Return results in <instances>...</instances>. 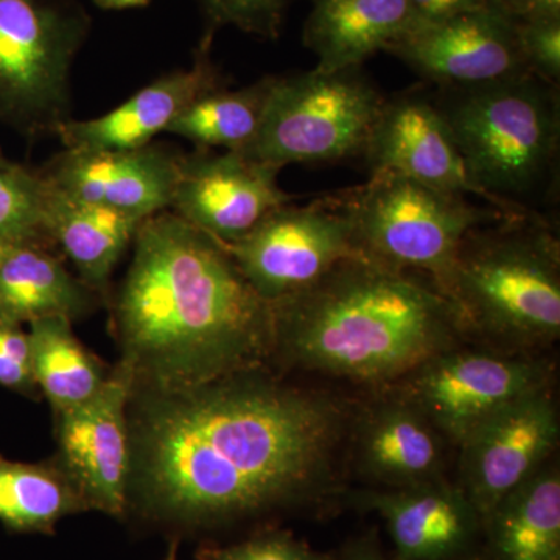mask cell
<instances>
[{
  "label": "cell",
  "mask_w": 560,
  "mask_h": 560,
  "mask_svg": "<svg viewBox=\"0 0 560 560\" xmlns=\"http://www.w3.org/2000/svg\"><path fill=\"white\" fill-rule=\"evenodd\" d=\"M342 560H386L383 558L381 550H378L377 545L371 540H360L357 544H353L352 547L349 548L348 552H346L345 558Z\"/></svg>",
  "instance_id": "33"
},
{
  "label": "cell",
  "mask_w": 560,
  "mask_h": 560,
  "mask_svg": "<svg viewBox=\"0 0 560 560\" xmlns=\"http://www.w3.org/2000/svg\"><path fill=\"white\" fill-rule=\"evenodd\" d=\"M28 326L33 375L54 415L91 400L108 381L113 368L79 340L68 318L50 316Z\"/></svg>",
  "instance_id": "24"
},
{
  "label": "cell",
  "mask_w": 560,
  "mask_h": 560,
  "mask_svg": "<svg viewBox=\"0 0 560 560\" xmlns=\"http://www.w3.org/2000/svg\"><path fill=\"white\" fill-rule=\"evenodd\" d=\"M7 162H10L7 160L5 154L2 153V150H0V165H5Z\"/></svg>",
  "instance_id": "40"
},
{
  "label": "cell",
  "mask_w": 560,
  "mask_h": 560,
  "mask_svg": "<svg viewBox=\"0 0 560 560\" xmlns=\"http://www.w3.org/2000/svg\"><path fill=\"white\" fill-rule=\"evenodd\" d=\"M132 374L121 361L102 389L79 407L55 416L57 459L80 490L88 511L127 517L132 451Z\"/></svg>",
  "instance_id": "11"
},
{
  "label": "cell",
  "mask_w": 560,
  "mask_h": 560,
  "mask_svg": "<svg viewBox=\"0 0 560 560\" xmlns=\"http://www.w3.org/2000/svg\"><path fill=\"white\" fill-rule=\"evenodd\" d=\"M127 515L173 539L316 506L337 489L350 411L265 370L132 390Z\"/></svg>",
  "instance_id": "1"
},
{
  "label": "cell",
  "mask_w": 560,
  "mask_h": 560,
  "mask_svg": "<svg viewBox=\"0 0 560 560\" xmlns=\"http://www.w3.org/2000/svg\"><path fill=\"white\" fill-rule=\"evenodd\" d=\"M518 43L529 72L545 83H560V18L517 20Z\"/></svg>",
  "instance_id": "30"
},
{
  "label": "cell",
  "mask_w": 560,
  "mask_h": 560,
  "mask_svg": "<svg viewBox=\"0 0 560 560\" xmlns=\"http://www.w3.org/2000/svg\"><path fill=\"white\" fill-rule=\"evenodd\" d=\"M213 36L202 33L189 69H176L151 81L120 106L90 120L62 124L57 131L65 150H136L167 132L187 106L201 95L226 86L212 60Z\"/></svg>",
  "instance_id": "17"
},
{
  "label": "cell",
  "mask_w": 560,
  "mask_h": 560,
  "mask_svg": "<svg viewBox=\"0 0 560 560\" xmlns=\"http://www.w3.org/2000/svg\"><path fill=\"white\" fill-rule=\"evenodd\" d=\"M47 191L39 171L11 161L0 165V241L54 248L46 226Z\"/></svg>",
  "instance_id": "27"
},
{
  "label": "cell",
  "mask_w": 560,
  "mask_h": 560,
  "mask_svg": "<svg viewBox=\"0 0 560 560\" xmlns=\"http://www.w3.org/2000/svg\"><path fill=\"white\" fill-rule=\"evenodd\" d=\"M206 21V35L215 36L221 27L276 40L282 33L287 11L294 0H198Z\"/></svg>",
  "instance_id": "28"
},
{
  "label": "cell",
  "mask_w": 560,
  "mask_h": 560,
  "mask_svg": "<svg viewBox=\"0 0 560 560\" xmlns=\"http://www.w3.org/2000/svg\"><path fill=\"white\" fill-rule=\"evenodd\" d=\"M226 249L253 289L271 304L311 289L341 261L363 257L337 197L272 210Z\"/></svg>",
  "instance_id": "9"
},
{
  "label": "cell",
  "mask_w": 560,
  "mask_h": 560,
  "mask_svg": "<svg viewBox=\"0 0 560 560\" xmlns=\"http://www.w3.org/2000/svg\"><path fill=\"white\" fill-rule=\"evenodd\" d=\"M408 7L411 16L410 27H416L499 5L493 0H408Z\"/></svg>",
  "instance_id": "32"
},
{
  "label": "cell",
  "mask_w": 560,
  "mask_h": 560,
  "mask_svg": "<svg viewBox=\"0 0 560 560\" xmlns=\"http://www.w3.org/2000/svg\"><path fill=\"white\" fill-rule=\"evenodd\" d=\"M151 0H94L95 5L101 10H130L143 9Z\"/></svg>",
  "instance_id": "36"
},
{
  "label": "cell",
  "mask_w": 560,
  "mask_h": 560,
  "mask_svg": "<svg viewBox=\"0 0 560 560\" xmlns=\"http://www.w3.org/2000/svg\"><path fill=\"white\" fill-rule=\"evenodd\" d=\"M0 386L27 399L40 396L32 368L28 331L0 319Z\"/></svg>",
  "instance_id": "31"
},
{
  "label": "cell",
  "mask_w": 560,
  "mask_h": 560,
  "mask_svg": "<svg viewBox=\"0 0 560 560\" xmlns=\"http://www.w3.org/2000/svg\"><path fill=\"white\" fill-rule=\"evenodd\" d=\"M47 187L46 226L51 242L72 261L79 278L108 302L114 268L147 219L69 200Z\"/></svg>",
  "instance_id": "21"
},
{
  "label": "cell",
  "mask_w": 560,
  "mask_h": 560,
  "mask_svg": "<svg viewBox=\"0 0 560 560\" xmlns=\"http://www.w3.org/2000/svg\"><path fill=\"white\" fill-rule=\"evenodd\" d=\"M433 97L480 198L501 212L541 213L558 189L559 86L526 73Z\"/></svg>",
  "instance_id": "5"
},
{
  "label": "cell",
  "mask_w": 560,
  "mask_h": 560,
  "mask_svg": "<svg viewBox=\"0 0 560 560\" xmlns=\"http://www.w3.org/2000/svg\"><path fill=\"white\" fill-rule=\"evenodd\" d=\"M357 499L385 522L396 560L458 559L482 529L464 490L444 478L411 488L370 490Z\"/></svg>",
  "instance_id": "18"
},
{
  "label": "cell",
  "mask_w": 560,
  "mask_h": 560,
  "mask_svg": "<svg viewBox=\"0 0 560 560\" xmlns=\"http://www.w3.org/2000/svg\"><path fill=\"white\" fill-rule=\"evenodd\" d=\"M385 51L440 90L482 86L530 73L518 43L517 20L500 7L408 27Z\"/></svg>",
  "instance_id": "13"
},
{
  "label": "cell",
  "mask_w": 560,
  "mask_h": 560,
  "mask_svg": "<svg viewBox=\"0 0 560 560\" xmlns=\"http://www.w3.org/2000/svg\"><path fill=\"white\" fill-rule=\"evenodd\" d=\"M526 18H560V0H534Z\"/></svg>",
  "instance_id": "35"
},
{
  "label": "cell",
  "mask_w": 560,
  "mask_h": 560,
  "mask_svg": "<svg viewBox=\"0 0 560 560\" xmlns=\"http://www.w3.org/2000/svg\"><path fill=\"white\" fill-rule=\"evenodd\" d=\"M18 246H22V245H14V243L0 241V264H2V261L5 260L7 257L10 256L11 250H13L14 248H18Z\"/></svg>",
  "instance_id": "37"
},
{
  "label": "cell",
  "mask_w": 560,
  "mask_h": 560,
  "mask_svg": "<svg viewBox=\"0 0 560 560\" xmlns=\"http://www.w3.org/2000/svg\"><path fill=\"white\" fill-rule=\"evenodd\" d=\"M197 560H331V555L313 550L311 545L285 529L265 528L230 545H202Z\"/></svg>",
  "instance_id": "29"
},
{
  "label": "cell",
  "mask_w": 560,
  "mask_h": 560,
  "mask_svg": "<svg viewBox=\"0 0 560 560\" xmlns=\"http://www.w3.org/2000/svg\"><path fill=\"white\" fill-rule=\"evenodd\" d=\"M490 560H560V471L545 464L482 525Z\"/></svg>",
  "instance_id": "23"
},
{
  "label": "cell",
  "mask_w": 560,
  "mask_h": 560,
  "mask_svg": "<svg viewBox=\"0 0 560 560\" xmlns=\"http://www.w3.org/2000/svg\"><path fill=\"white\" fill-rule=\"evenodd\" d=\"M453 560H490V559L480 558V556H460V558L453 559Z\"/></svg>",
  "instance_id": "39"
},
{
  "label": "cell",
  "mask_w": 560,
  "mask_h": 560,
  "mask_svg": "<svg viewBox=\"0 0 560 560\" xmlns=\"http://www.w3.org/2000/svg\"><path fill=\"white\" fill-rule=\"evenodd\" d=\"M91 24L79 0H0V124L31 140L57 138Z\"/></svg>",
  "instance_id": "7"
},
{
  "label": "cell",
  "mask_w": 560,
  "mask_h": 560,
  "mask_svg": "<svg viewBox=\"0 0 560 560\" xmlns=\"http://www.w3.org/2000/svg\"><path fill=\"white\" fill-rule=\"evenodd\" d=\"M361 256L386 267L420 272L436 283L451 267L460 242L475 228L508 215L475 205L464 195L431 189L377 173L337 197Z\"/></svg>",
  "instance_id": "6"
},
{
  "label": "cell",
  "mask_w": 560,
  "mask_h": 560,
  "mask_svg": "<svg viewBox=\"0 0 560 560\" xmlns=\"http://www.w3.org/2000/svg\"><path fill=\"white\" fill-rule=\"evenodd\" d=\"M493 2L515 20H523L530 13L534 0H493Z\"/></svg>",
  "instance_id": "34"
},
{
  "label": "cell",
  "mask_w": 560,
  "mask_h": 560,
  "mask_svg": "<svg viewBox=\"0 0 560 560\" xmlns=\"http://www.w3.org/2000/svg\"><path fill=\"white\" fill-rule=\"evenodd\" d=\"M434 285L460 335L529 355L560 337V243L544 213H508L475 228Z\"/></svg>",
  "instance_id": "4"
},
{
  "label": "cell",
  "mask_w": 560,
  "mask_h": 560,
  "mask_svg": "<svg viewBox=\"0 0 560 560\" xmlns=\"http://www.w3.org/2000/svg\"><path fill=\"white\" fill-rule=\"evenodd\" d=\"M275 79L268 75L241 90L224 86L201 95L173 121L168 135L201 150H245L260 130Z\"/></svg>",
  "instance_id": "26"
},
{
  "label": "cell",
  "mask_w": 560,
  "mask_h": 560,
  "mask_svg": "<svg viewBox=\"0 0 560 560\" xmlns=\"http://www.w3.org/2000/svg\"><path fill=\"white\" fill-rule=\"evenodd\" d=\"M363 158L371 175L394 173L431 189L480 198L433 95L385 98Z\"/></svg>",
  "instance_id": "16"
},
{
  "label": "cell",
  "mask_w": 560,
  "mask_h": 560,
  "mask_svg": "<svg viewBox=\"0 0 560 560\" xmlns=\"http://www.w3.org/2000/svg\"><path fill=\"white\" fill-rule=\"evenodd\" d=\"M548 375L547 368L529 355L456 346L411 372L404 397L458 447L490 416L548 388Z\"/></svg>",
  "instance_id": "10"
},
{
  "label": "cell",
  "mask_w": 560,
  "mask_h": 560,
  "mask_svg": "<svg viewBox=\"0 0 560 560\" xmlns=\"http://www.w3.org/2000/svg\"><path fill=\"white\" fill-rule=\"evenodd\" d=\"M280 171L241 151L183 153L172 212L224 246L234 245L272 210L293 202L280 189Z\"/></svg>",
  "instance_id": "14"
},
{
  "label": "cell",
  "mask_w": 560,
  "mask_h": 560,
  "mask_svg": "<svg viewBox=\"0 0 560 560\" xmlns=\"http://www.w3.org/2000/svg\"><path fill=\"white\" fill-rule=\"evenodd\" d=\"M550 389L530 393L490 416L458 445L460 489L481 523L550 460L559 444Z\"/></svg>",
  "instance_id": "12"
},
{
  "label": "cell",
  "mask_w": 560,
  "mask_h": 560,
  "mask_svg": "<svg viewBox=\"0 0 560 560\" xmlns=\"http://www.w3.org/2000/svg\"><path fill=\"white\" fill-rule=\"evenodd\" d=\"M357 458L385 489L411 488L442 478L444 438L410 400H385L357 420Z\"/></svg>",
  "instance_id": "19"
},
{
  "label": "cell",
  "mask_w": 560,
  "mask_h": 560,
  "mask_svg": "<svg viewBox=\"0 0 560 560\" xmlns=\"http://www.w3.org/2000/svg\"><path fill=\"white\" fill-rule=\"evenodd\" d=\"M410 22L408 0H312L302 39L318 58L316 70L363 68Z\"/></svg>",
  "instance_id": "20"
},
{
  "label": "cell",
  "mask_w": 560,
  "mask_h": 560,
  "mask_svg": "<svg viewBox=\"0 0 560 560\" xmlns=\"http://www.w3.org/2000/svg\"><path fill=\"white\" fill-rule=\"evenodd\" d=\"M180 158L162 142L136 150H62L39 173L69 200L150 219L171 209Z\"/></svg>",
  "instance_id": "15"
},
{
  "label": "cell",
  "mask_w": 560,
  "mask_h": 560,
  "mask_svg": "<svg viewBox=\"0 0 560 560\" xmlns=\"http://www.w3.org/2000/svg\"><path fill=\"white\" fill-rule=\"evenodd\" d=\"M385 98L363 68L276 75L260 130L241 153L279 168L363 156Z\"/></svg>",
  "instance_id": "8"
},
{
  "label": "cell",
  "mask_w": 560,
  "mask_h": 560,
  "mask_svg": "<svg viewBox=\"0 0 560 560\" xmlns=\"http://www.w3.org/2000/svg\"><path fill=\"white\" fill-rule=\"evenodd\" d=\"M178 548L179 540L173 539L171 547H168L167 558H165L164 560H178Z\"/></svg>",
  "instance_id": "38"
},
{
  "label": "cell",
  "mask_w": 560,
  "mask_h": 560,
  "mask_svg": "<svg viewBox=\"0 0 560 560\" xmlns=\"http://www.w3.org/2000/svg\"><path fill=\"white\" fill-rule=\"evenodd\" d=\"M101 300L50 249L18 246L0 264V319L7 323L22 326L50 316L73 323Z\"/></svg>",
  "instance_id": "22"
},
{
  "label": "cell",
  "mask_w": 560,
  "mask_h": 560,
  "mask_svg": "<svg viewBox=\"0 0 560 560\" xmlns=\"http://www.w3.org/2000/svg\"><path fill=\"white\" fill-rule=\"evenodd\" d=\"M108 304L132 390L195 388L275 361L271 302L223 243L172 210L140 224L130 267Z\"/></svg>",
  "instance_id": "2"
},
{
  "label": "cell",
  "mask_w": 560,
  "mask_h": 560,
  "mask_svg": "<svg viewBox=\"0 0 560 560\" xmlns=\"http://www.w3.org/2000/svg\"><path fill=\"white\" fill-rule=\"evenodd\" d=\"M86 511L57 456L40 463L0 456V523L10 533L55 536L58 522Z\"/></svg>",
  "instance_id": "25"
},
{
  "label": "cell",
  "mask_w": 560,
  "mask_h": 560,
  "mask_svg": "<svg viewBox=\"0 0 560 560\" xmlns=\"http://www.w3.org/2000/svg\"><path fill=\"white\" fill-rule=\"evenodd\" d=\"M272 308L275 360L368 385L404 381L464 340L433 280L366 257L341 261Z\"/></svg>",
  "instance_id": "3"
}]
</instances>
